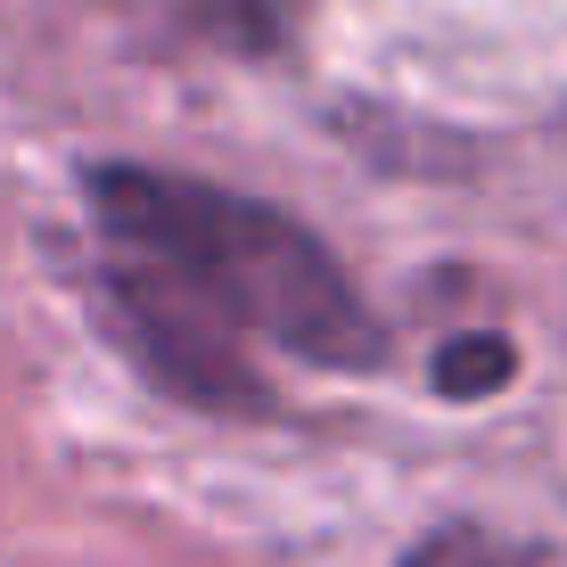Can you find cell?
Here are the masks:
<instances>
[{"mask_svg":"<svg viewBox=\"0 0 567 567\" xmlns=\"http://www.w3.org/2000/svg\"><path fill=\"white\" fill-rule=\"evenodd\" d=\"M83 189L107 247V329L173 403H198L214 420H264L271 386L247 354L256 338L305 370L386 362L379 312L297 214L156 165H100Z\"/></svg>","mask_w":567,"mask_h":567,"instance_id":"6da1fadb","label":"cell"},{"mask_svg":"<svg viewBox=\"0 0 567 567\" xmlns=\"http://www.w3.org/2000/svg\"><path fill=\"white\" fill-rule=\"evenodd\" d=\"M511 370H518V354H511V338H494V329H468V338H453L436 354V395H502L511 386Z\"/></svg>","mask_w":567,"mask_h":567,"instance_id":"7a4b0ae2","label":"cell"},{"mask_svg":"<svg viewBox=\"0 0 567 567\" xmlns=\"http://www.w3.org/2000/svg\"><path fill=\"white\" fill-rule=\"evenodd\" d=\"M395 567H511V551H502L485 526H468V518H461V526H436V535H420Z\"/></svg>","mask_w":567,"mask_h":567,"instance_id":"3957f363","label":"cell"},{"mask_svg":"<svg viewBox=\"0 0 567 567\" xmlns=\"http://www.w3.org/2000/svg\"><path fill=\"white\" fill-rule=\"evenodd\" d=\"M206 25L239 33V42H271V0H198Z\"/></svg>","mask_w":567,"mask_h":567,"instance_id":"277c9868","label":"cell"}]
</instances>
